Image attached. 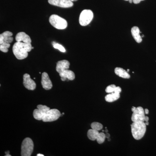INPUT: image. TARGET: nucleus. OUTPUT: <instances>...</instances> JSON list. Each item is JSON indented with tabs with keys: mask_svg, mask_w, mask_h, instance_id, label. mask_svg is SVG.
<instances>
[{
	"mask_svg": "<svg viewBox=\"0 0 156 156\" xmlns=\"http://www.w3.org/2000/svg\"><path fill=\"white\" fill-rule=\"evenodd\" d=\"M145 1V0H133V2L135 4H138L141 2V1Z\"/></svg>",
	"mask_w": 156,
	"mask_h": 156,
	"instance_id": "26",
	"label": "nucleus"
},
{
	"mask_svg": "<svg viewBox=\"0 0 156 156\" xmlns=\"http://www.w3.org/2000/svg\"><path fill=\"white\" fill-rule=\"evenodd\" d=\"M15 40L17 42H22L26 44H31V43L30 37L23 32H19L17 34Z\"/></svg>",
	"mask_w": 156,
	"mask_h": 156,
	"instance_id": "15",
	"label": "nucleus"
},
{
	"mask_svg": "<svg viewBox=\"0 0 156 156\" xmlns=\"http://www.w3.org/2000/svg\"><path fill=\"white\" fill-rule=\"evenodd\" d=\"M37 108L33 112L34 118L37 120H42L43 117L50 109V108L46 106L42 105H38Z\"/></svg>",
	"mask_w": 156,
	"mask_h": 156,
	"instance_id": "7",
	"label": "nucleus"
},
{
	"mask_svg": "<svg viewBox=\"0 0 156 156\" xmlns=\"http://www.w3.org/2000/svg\"><path fill=\"white\" fill-rule=\"evenodd\" d=\"M145 114H148L149 113V110L148 109H145Z\"/></svg>",
	"mask_w": 156,
	"mask_h": 156,
	"instance_id": "27",
	"label": "nucleus"
},
{
	"mask_svg": "<svg viewBox=\"0 0 156 156\" xmlns=\"http://www.w3.org/2000/svg\"><path fill=\"white\" fill-rule=\"evenodd\" d=\"M115 72L116 75L119 77L124 78H129L130 75L126 70L121 68L116 67L115 69Z\"/></svg>",
	"mask_w": 156,
	"mask_h": 156,
	"instance_id": "17",
	"label": "nucleus"
},
{
	"mask_svg": "<svg viewBox=\"0 0 156 156\" xmlns=\"http://www.w3.org/2000/svg\"><path fill=\"white\" fill-rule=\"evenodd\" d=\"M121 92V89L119 86H117L116 87L114 93H119L120 94Z\"/></svg>",
	"mask_w": 156,
	"mask_h": 156,
	"instance_id": "25",
	"label": "nucleus"
},
{
	"mask_svg": "<svg viewBox=\"0 0 156 156\" xmlns=\"http://www.w3.org/2000/svg\"><path fill=\"white\" fill-rule=\"evenodd\" d=\"M131 34L135 41L138 43L142 42V37L140 35V31L138 26H134L131 30Z\"/></svg>",
	"mask_w": 156,
	"mask_h": 156,
	"instance_id": "16",
	"label": "nucleus"
},
{
	"mask_svg": "<svg viewBox=\"0 0 156 156\" xmlns=\"http://www.w3.org/2000/svg\"><path fill=\"white\" fill-rule=\"evenodd\" d=\"M120 97L119 93H109L105 97V99L106 102H112L117 100Z\"/></svg>",
	"mask_w": 156,
	"mask_h": 156,
	"instance_id": "18",
	"label": "nucleus"
},
{
	"mask_svg": "<svg viewBox=\"0 0 156 156\" xmlns=\"http://www.w3.org/2000/svg\"><path fill=\"white\" fill-rule=\"evenodd\" d=\"M106 132H107H107H108V130H106Z\"/></svg>",
	"mask_w": 156,
	"mask_h": 156,
	"instance_id": "35",
	"label": "nucleus"
},
{
	"mask_svg": "<svg viewBox=\"0 0 156 156\" xmlns=\"http://www.w3.org/2000/svg\"><path fill=\"white\" fill-rule=\"evenodd\" d=\"M127 72H129V69H127Z\"/></svg>",
	"mask_w": 156,
	"mask_h": 156,
	"instance_id": "36",
	"label": "nucleus"
},
{
	"mask_svg": "<svg viewBox=\"0 0 156 156\" xmlns=\"http://www.w3.org/2000/svg\"><path fill=\"white\" fill-rule=\"evenodd\" d=\"M145 111L144 109L141 107H138L136 108V109L133 112L131 117V120L133 122H136V121L145 122Z\"/></svg>",
	"mask_w": 156,
	"mask_h": 156,
	"instance_id": "8",
	"label": "nucleus"
},
{
	"mask_svg": "<svg viewBox=\"0 0 156 156\" xmlns=\"http://www.w3.org/2000/svg\"><path fill=\"white\" fill-rule=\"evenodd\" d=\"M131 131L134 139L139 140L144 137L146 131V125L145 122L136 121L131 124Z\"/></svg>",
	"mask_w": 156,
	"mask_h": 156,
	"instance_id": "2",
	"label": "nucleus"
},
{
	"mask_svg": "<svg viewBox=\"0 0 156 156\" xmlns=\"http://www.w3.org/2000/svg\"><path fill=\"white\" fill-rule=\"evenodd\" d=\"M61 115L60 112L57 109H52L47 112L42 121L44 122H52L57 120Z\"/></svg>",
	"mask_w": 156,
	"mask_h": 156,
	"instance_id": "6",
	"label": "nucleus"
},
{
	"mask_svg": "<svg viewBox=\"0 0 156 156\" xmlns=\"http://www.w3.org/2000/svg\"><path fill=\"white\" fill-rule=\"evenodd\" d=\"M106 138H108V139H109V138L110 136V135L109 134H108V133H107V134H106Z\"/></svg>",
	"mask_w": 156,
	"mask_h": 156,
	"instance_id": "29",
	"label": "nucleus"
},
{
	"mask_svg": "<svg viewBox=\"0 0 156 156\" xmlns=\"http://www.w3.org/2000/svg\"><path fill=\"white\" fill-rule=\"evenodd\" d=\"M93 13L90 10H84L80 14L79 22L82 26L88 25L93 20Z\"/></svg>",
	"mask_w": 156,
	"mask_h": 156,
	"instance_id": "5",
	"label": "nucleus"
},
{
	"mask_svg": "<svg viewBox=\"0 0 156 156\" xmlns=\"http://www.w3.org/2000/svg\"><path fill=\"white\" fill-rule=\"evenodd\" d=\"M129 2L130 3H132L133 2V0H129Z\"/></svg>",
	"mask_w": 156,
	"mask_h": 156,
	"instance_id": "33",
	"label": "nucleus"
},
{
	"mask_svg": "<svg viewBox=\"0 0 156 156\" xmlns=\"http://www.w3.org/2000/svg\"><path fill=\"white\" fill-rule=\"evenodd\" d=\"M148 120H149L148 117L146 116H145V121H148Z\"/></svg>",
	"mask_w": 156,
	"mask_h": 156,
	"instance_id": "28",
	"label": "nucleus"
},
{
	"mask_svg": "<svg viewBox=\"0 0 156 156\" xmlns=\"http://www.w3.org/2000/svg\"><path fill=\"white\" fill-rule=\"evenodd\" d=\"M48 2L50 5L63 8H70L73 5L70 0H48Z\"/></svg>",
	"mask_w": 156,
	"mask_h": 156,
	"instance_id": "9",
	"label": "nucleus"
},
{
	"mask_svg": "<svg viewBox=\"0 0 156 156\" xmlns=\"http://www.w3.org/2000/svg\"><path fill=\"white\" fill-rule=\"evenodd\" d=\"M145 124H146V125H149V123L148 121H145Z\"/></svg>",
	"mask_w": 156,
	"mask_h": 156,
	"instance_id": "31",
	"label": "nucleus"
},
{
	"mask_svg": "<svg viewBox=\"0 0 156 156\" xmlns=\"http://www.w3.org/2000/svg\"><path fill=\"white\" fill-rule=\"evenodd\" d=\"M136 108L135 107H133L132 108V111L133 112H134V111H135V110L136 109Z\"/></svg>",
	"mask_w": 156,
	"mask_h": 156,
	"instance_id": "30",
	"label": "nucleus"
},
{
	"mask_svg": "<svg viewBox=\"0 0 156 156\" xmlns=\"http://www.w3.org/2000/svg\"><path fill=\"white\" fill-rule=\"evenodd\" d=\"M61 79L63 81H65L66 79L69 80H74L75 78V75L72 71L66 69L59 73Z\"/></svg>",
	"mask_w": 156,
	"mask_h": 156,
	"instance_id": "13",
	"label": "nucleus"
},
{
	"mask_svg": "<svg viewBox=\"0 0 156 156\" xmlns=\"http://www.w3.org/2000/svg\"><path fill=\"white\" fill-rule=\"evenodd\" d=\"M23 84L24 87L28 90H34L36 89V83L30 78V75L27 73L23 75Z\"/></svg>",
	"mask_w": 156,
	"mask_h": 156,
	"instance_id": "10",
	"label": "nucleus"
},
{
	"mask_svg": "<svg viewBox=\"0 0 156 156\" xmlns=\"http://www.w3.org/2000/svg\"><path fill=\"white\" fill-rule=\"evenodd\" d=\"M37 156H44V155L42 154H39L37 155Z\"/></svg>",
	"mask_w": 156,
	"mask_h": 156,
	"instance_id": "32",
	"label": "nucleus"
},
{
	"mask_svg": "<svg viewBox=\"0 0 156 156\" xmlns=\"http://www.w3.org/2000/svg\"><path fill=\"white\" fill-rule=\"evenodd\" d=\"M13 34L10 31H5L0 35V44L3 43L10 44L13 41V38L12 37Z\"/></svg>",
	"mask_w": 156,
	"mask_h": 156,
	"instance_id": "12",
	"label": "nucleus"
},
{
	"mask_svg": "<svg viewBox=\"0 0 156 156\" xmlns=\"http://www.w3.org/2000/svg\"><path fill=\"white\" fill-rule=\"evenodd\" d=\"M31 44H26L22 42H17L13 47V52L16 57L21 60L26 58L28 56V52L32 50Z\"/></svg>",
	"mask_w": 156,
	"mask_h": 156,
	"instance_id": "1",
	"label": "nucleus"
},
{
	"mask_svg": "<svg viewBox=\"0 0 156 156\" xmlns=\"http://www.w3.org/2000/svg\"><path fill=\"white\" fill-rule=\"evenodd\" d=\"M116 86L115 85H111L107 86L106 89V92L108 93H114Z\"/></svg>",
	"mask_w": 156,
	"mask_h": 156,
	"instance_id": "24",
	"label": "nucleus"
},
{
	"mask_svg": "<svg viewBox=\"0 0 156 156\" xmlns=\"http://www.w3.org/2000/svg\"><path fill=\"white\" fill-rule=\"evenodd\" d=\"M53 47L54 48L58 49L60 51L63 52V53H65L66 52V50L65 48L62 45L60 44H58V43H54L53 44Z\"/></svg>",
	"mask_w": 156,
	"mask_h": 156,
	"instance_id": "23",
	"label": "nucleus"
},
{
	"mask_svg": "<svg viewBox=\"0 0 156 156\" xmlns=\"http://www.w3.org/2000/svg\"><path fill=\"white\" fill-rule=\"evenodd\" d=\"M71 2H76V1H78V0H70Z\"/></svg>",
	"mask_w": 156,
	"mask_h": 156,
	"instance_id": "34",
	"label": "nucleus"
},
{
	"mask_svg": "<svg viewBox=\"0 0 156 156\" xmlns=\"http://www.w3.org/2000/svg\"><path fill=\"white\" fill-rule=\"evenodd\" d=\"M69 65L70 63L66 60L59 61L57 63L56 70L59 73H60L66 69H69Z\"/></svg>",
	"mask_w": 156,
	"mask_h": 156,
	"instance_id": "14",
	"label": "nucleus"
},
{
	"mask_svg": "<svg viewBox=\"0 0 156 156\" xmlns=\"http://www.w3.org/2000/svg\"><path fill=\"white\" fill-rule=\"evenodd\" d=\"M92 129L94 130H100L103 128L102 124L99 122H94L92 123L91 125Z\"/></svg>",
	"mask_w": 156,
	"mask_h": 156,
	"instance_id": "20",
	"label": "nucleus"
},
{
	"mask_svg": "<svg viewBox=\"0 0 156 156\" xmlns=\"http://www.w3.org/2000/svg\"><path fill=\"white\" fill-rule=\"evenodd\" d=\"M41 84L43 88L46 90H50L53 87L51 81L50 79L48 74L46 72L42 73Z\"/></svg>",
	"mask_w": 156,
	"mask_h": 156,
	"instance_id": "11",
	"label": "nucleus"
},
{
	"mask_svg": "<svg viewBox=\"0 0 156 156\" xmlns=\"http://www.w3.org/2000/svg\"><path fill=\"white\" fill-rule=\"evenodd\" d=\"M106 138V134H104L103 132H101L99 133L97 138L96 140L97 142L99 144H101L103 143L105 141V139Z\"/></svg>",
	"mask_w": 156,
	"mask_h": 156,
	"instance_id": "22",
	"label": "nucleus"
},
{
	"mask_svg": "<svg viewBox=\"0 0 156 156\" xmlns=\"http://www.w3.org/2000/svg\"><path fill=\"white\" fill-rule=\"evenodd\" d=\"M124 1H129V0H124Z\"/></svg>",
	"mask_w": 156,
	"mask_h": 156,
	"instance_id": "37",
	"label": "nucleus"
},
{
	"mask_svg": "<svg viewBox=\"0 0 156 156\" xmlns=\"http://www.w3.org/2000/svg\"><path fill=\"white\" fill-rule=\"evenodd\" d=\"M99 134V131L94 130L93 129H89L87 133V136L90 140L92 141H95L98 138Z\"/></svg>",
	"mask_w": 156,
	"mask_h": 156,
	"instance_id": "19",
	"label": "nucleus"
},
{
	"mask_svg": "<svg viewBox=\"0 0 156 156\" xmlns=\"http://www.w3.org/2000/svg\"><path fill=\"white\" fill-rule=\"evenodd\" d=\"M10 44L8 43H3L0 45V50L4 53H7L9 48L10 47Z\"/></svg>",
	"mask_w": 156,
	"mask_h": 156,
	"instance_id": "21",
	"label": "nucleus"
},
{
	"mask_svg": "<svg viewBox=\"0 0 156 156\" xmlns=\"http://www.w3.org/2000/svg\"><path fill=\"white\" fill-rule=\"evenodd\" d=\"M49 21L52 26L59 30L66 29L68 25L67 21L65 19L56 14L51 16Z\"/></svg>",
	"mask_w": 156,
	"mask_h": 156,
	"instance_id": "3",
	"label": "nucleus"
},
{
	"mask_svg": "<svg viewBox=\"0 0 156 156\" xmlns=\"http://www.w3.org/2000/svg\"><path fill=\"white\" fill-rule=\"evenodd\" d=\"M34 143L32 139L26 138L23 140L21 145V155L30 156L34 150Z\"/></svg>",
	"mask_w": 156,
	"mask_h": 156,
	"instance_id": "4",
	"label": "nucleus"
}]
</instances>
